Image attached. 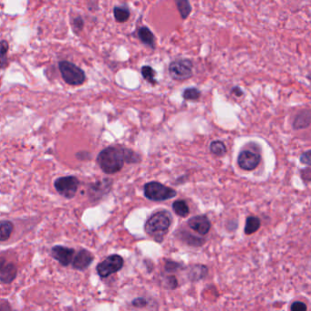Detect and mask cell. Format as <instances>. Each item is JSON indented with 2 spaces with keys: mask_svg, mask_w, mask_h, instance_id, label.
<instances>
[{
  "mask_svg": "<svg viewBox=\"0 0 311 311\" xmlns=\"http://www.w3.org/2000/svg\"><path fill=\"white\" fill-rule=\"evenodd\" d=\"M139 154L121 146H109L103 149L97 157V162L106 174H114L120 172L125 163H138Z\"/></svg>",
  "mask_w": 311,
  "mask_h": 311,
  "instance_id": "cell-1",
  "label": "cell"
},
{
  "mask_svg": "<svg viewBox=\"0 0 311 311\" xmlns=\"http://www.w3.org/2000/svg\"><path fill=\"white\" fill-rule=\"evenodd\" d=\"M172 224V216L168 211H159L149 217L144 225L146 234L156 242H163Z\"/></svg>",
  "mask_w": 311,
  "mask_h": 311,
  "instance_id": "cell-2",
  "label": "cell"
},
{
  "mask_svg": "<svg viewBox=\"0 0 311 311\" xmlns=\"http://www.w3.org/2000/svg\"><path fill=\"white\" fill-rule=\"evenodd\" d=\"M58 69L64 82L72 86H80L86 81V75L81 68L74 63L63 60L58 63Z\"/></svg>",
  "mask_w": 311,
  "mask_h": 311,
  "instance_id": "cell-3",
  "label": "cell"
},
{
  "mask_svg": "<svg viewBox=\"0 0 311 311\" xmlns=\"http://www.w3.org/2000/svg\"><path fill=\"white\" fill-rule=\"evenodd\" d=\"M176 195L175 190L161 182H150L144 185V196L151 201H165L176 197Z\"/></svg>",
  "mask_w": 311,
  "mask_h": 311,
  "instance_id": "cell-4",
  "label": "cell"
},
{
  "mask_svg": "<svg viewBox=\"0 0 311 311\" xmlns=\"http://www.w3.org/2000/svg\"><path fill=\"white\" fill-rule=\"evenodd\" d=\"M169 73L175 81L188 80L193 76V63L186 58L176 59L170 64Z\"/></svg>",
  "mask_w": 311,
  "mask_h": 311,
  "instance_id": "cell-5",
  "label": "cell"
},
{
  "mask_svg": "<svg viewBox=\"0 0 311 311\" xmlns=\"http://www.w3.org/2000/svg\"><path fill=\"white\" fill-rule=\"evenodd\" d=\"M79 185V179L72 175L57 178L54 182V187L57 193L67 199H72L75 197Z\"/></svg>",
  "mask_w": 311,
  "mask_h": 311,
  "instance_id": "cell-6",
  "label": "cell"
},
{
  "mask_svg": "<svg viewBox=\"0 0 311 311\" xmlns=\"http://www.w3.org/2000/svg\"><path fill=\"white\" fill-rule=\"evenodd\" d=\"M123 259L119 255H111L97 266V272L101 278H108L117 273L123 267Z\"/></svg>",
  "mask_w": 311,
  "mask_h": 311,
  "instance_id": "cell-7",
  "label": "cell"
},
{
  "mask_svg": "<svg viewBox=\"0 0 311 311\" xmlns=\"http://www.w3.org/2000/svg\"><path fill=\"white\" fill-rule=\"evenodd\" d=\"M261 161V157L259 153L251 150L242 151L238 155L237 163L240 168L245 171H252L259 166Z\"/></svg>",
  "mask_w": 311,
  "mask_h": 311,
  "instance_id": "cell-8",
  "label": "cell"
},
{
  "mask_svg": "<svg viewBox=\"0 0 311 311\" xmlns=\"http://www.w3.org/2000/svg\"><path fill=\"white\" fill-rule=\"evenodd\" d=\"M111 185H112V180L108 178L91 183L88 190L90 199L91 201H99L110 192Z\"/></svg>",
  "mask_w": 311,
  "mask_h": 311,
  "instance_id": "cell-9",
  "label": "cell"
},
{
  "mask_svg": "<svg viewBox=\"0 0 311 311\" xmlns=\"http://www.w3.org/2000/svg\"><path fill=\"white\" fill-rule=\"evenodd\" d=\"M75 255V250L63 245H55L51 248V256L58 263L67 267L72 263Z\"/></svg>",
  "mask_w": 311,
  "mask_h": 311,
  "instance_id": "cell-10",
  "label": "cell"
},
{
  "mask_svg": "<svg viewBox=\"0 0 311 311\" xmlns=\"http://www.w3.org/2000/svg\"><path fill=\"white\" fill-rule=\"evenodd\" d=\"M17 267L9 262L5 258L0 257V282L10 284L13 282L17 277Z\"/></svg>",
  "mask_w": 311,
  "mask_h": 311,
  "instance_id": "cell-11",
  "label": "cell"
},
{
  "mask_svg": "<svg viewBox=\"0 0 311 311\" xmlns=\"http://www.w3.org/2000/svg\"><path fill=\"white\" fill-rule=\"evenodd\" d=\"M187 224L191 229L195 230L201 235H207L210 231V220L206 216H194L188 220Z\"/></svg>",
  "mask_w": 311,
  "mask_h": 311,
  "instance_id": "cell-12",
  "label": "cell"
},
{
  "mask_svg": "<svg viewBox=\"0 0 311 311\" xmlns=\"http://www.w3.org/2000/svg\"><path fill=\"white\" fill-rule=\"evenodd\" d=\"M94 257L86 249L80 250L72 260V267L77 270H85L93 262Z\"/></svg>",
  "mask_w": 311,
  "mask_h": 311,
  "instance_id": "cell-13",
  "label": "cell"
},
{
  "mask_svg": "<svg viewBox=\"0 0 311 311\" xmlns=\"http://www.w3.org/2000/svg\"><path fill=\"white\" fill-rule=\"evenodd\" d=\"M178 237L183 243H185L188 245H191V246H201L206 242V240L203 239L201 237H197L196 235H192L191 233L184 231V230L178 231Z\"/></svg>",
  "mask_w": 311,
  "mask_h": 311,
  "instance_id": "cell-14",
  "label": "cell"
},
{
  "mask_svg": "<svg viewBox=\"0 0 311 311\" xmlns=\"http://www.w3.org/2000/svg\"><path fill=\"white\" fill-rule=\"evenodd\" d=\"M208 274V268H206L204 265H195L193 266L189 272H188V278L191 281H198L206 278Z\"/></svg>",
  "mask_w": 311,
  "mask_h": 311,
  "instance_id": "cell-15",
  "label": "cell"
},
{
  "mask_svg": "<svg viewBox=\"0 0 311 311\" xmlns=\"http://www.w3.org/2000/svg\"><path fill=\"white\" fill-rule=\"evenodd\" d=\"M309 125H310V111L306 110L297 115L294 120L293 127L295 130L305 129L307 128Z\"/></svg>",
  "mask_w": 311,
  "mask_h": 311,
  "instance_id": "cell-16",
  "label": "cell"
},
{
  "mask_svg": "<svg viewBox=\"0 0 311 311\" xmlns=\"http://www.w3.org/2000/svg\"><path fill=\"white\" fill-rule=\"evenodd\" d=\"M138 37L143 43L151 48L155 47V38L153 32L147 27H142L138 30Z\"/></svg>",
  "mask_w": 311,
  "mask_h": 311,
  "instance_id": "cell-17",
  "label": "cell"
},
{
  "mask_svg": "<svg viewBox=\"0 0 311 311\" xmlns=\"http://www.w3.org/2000/svg\"><path fill=\"white\" fill-rule=\"evenodd\" d=\"M261 226V221L257 216H248L245 221L244 225V234L252 235L256 233Z\"/></svg>",
  "mask_w": 311,
  "mask_h": 311,
  "instance_id": "cell-18",
  "label": "cell"
},
{
  "mask_svg": "<svg viewBox=\"0 0 311 311\" xmlns=\"http://www.w3.org/2000/svg\"><path fill=\"white\" fill-rule=\"evenodd\" d=\"M14 230V225L10 221H0V242L10 238Z\"/></svg>",
  "mask_w": 311,
  "mask_h": 311,
  "instance_id": "cell-19",
  "label": "cell"
},
{
  "mask_svg": "<svg viewBox=\"0 0 311 311\" xmlns=\"http://www.w3.org/2000/svg\"><path fill=\"white\" fill-rule=\"evenodd\" d=\"M172 206L174 213L177 216L186 217L189 215V213H190L189 206H188L186 202L184 201V200H177V201L173 202Z\"/></svg>",
  "mask_w": 311,
  "mask_h": 311,
  "instance_id": "cell-20",
  "label": "cell"
},
{
  "mask_svg": "<svg viewBox=\"0 0 311 311\" xmlns=\"http://www.w3.org/2000/svg\"><path fill=\"white\" fill-rule=\"evenodd\" d=\"M10 49L9 42L6 40L0 41V69H5L9 65L8 52Z\"/></svg>",
  "mask_w": 311,
  "mask_h": 311,
  "instance_id": "cell-21",
  "label": "cell"
},
{
  "mask_svg": "<svg viewBox=\"0 0 311 311\" xmlns=\"http://www.w3.org/2000/svg\"><path fill=\"white\" fill-rule=\"evenodd\" d=\"M114 18L118 22L123 23L130 18V10L126 7H115L113 10Z\"/></svg>",
  "mask_w": 311,
  "mask_h": 311,
  "instance_id": "cell-22",
  "label": "cell"
},
{
  "mask_svg": "<svg viewBox=\"0 0 311 311\" xmlns=\"http://www.w3.org/2000/svg\"><path fill=\"white\" fill-rule=\"evenodd\" d=\"M210 151L211 153H214L215 155L217 156H222L224 155L225 153H226V147H225V144L221 141H215V142H212L210 144Z\"/></svg>",
  "mask_w": 311,
  "mask_h": 311,
  "instance_id": "cell-23",
  "label": "cell"
},
{
  "mask_svg": "<svg viewBox=\"0 0 311 311\" xmlns=\"http://www.w3.org/2000/svg\"><path fill=\"white\" fill-rule=\"evenodd\" d=\"M142 72V75L144 78V80H146L147 82L152 83V84H155L156 83V80H155V76H156V72L153 70V68L150 67V66H144L141 70Z\"/></svg>",
  "mask_w": 311,
  "mask_h": 311,
  "instance_id": "cell-24",
  "label": "cell"
},
{
  "mask_svg": "<svg viewBox=\"0 0 311 311\" xmlns=\"http://www.w3.org/2000/svg\"><path fill=\"white\" fill-rule=\"evenodd\" d=\"M182 97L187 101H197L201 97V91L197 88H189L183 91Z\"/></svg>",
  "mask_w": 311,
  "mask_h": 311,
  "instance_id": "cell-25",
  "label": "cell"
},
{
  "mask_svg": "<svg viewBox=\"0 0 311 311\" xmlns=\"http://www.w3.org/2000/svg\"><path fill=\"white\" fill-rule=\"evenodd\" d=\"M176 6H177L178 10H179L180 14L182 16V19H186L192 11L190 3L188 1H185V0H182V1H177L176 2Z\"/></svg>",
  "mask_w": 311,
  "mask_h": 311,
  "instance_id": "cell-26",
  "label": "cell"
},
{
  "mask_svg": "<svg viewBox=\"0 0 311 311\" xmlns=\"http://www.w3.org/2000/svg\"><path fill=\"white\" fill-rule=\"evenodd\" d=\"M182 268L181 264L175 262V261H171V260H165V265H164V269L166 272L169 273H172V272H175L179 270L180 268Z\"/></svg>",
  "mask_w": 311,
  "mask_h": 311,
  "instance_id": "cell-27",
  "label": "cell"
},
{
  "mask_svg": "<svg viewBox=\"0 0 311 311\" xmlns=\"http://www.w3.org/2000/svg\"><path fill=\"white\" fill-rule=\"evenodd\" d=\"M164 287L167 289H175L178 287L177 279L174 276H168L164 278Z\"/></svg>",
  "mask_w": 311,
  "mask_h": 311,
  "instance_id": "cell-28",
  "label": "cell"
},
{
  "mask_svg": "<svg viewBox=\"0 0 311 311\" xmlns=\"http://www.w3.org/2000/svg\"><path fill=\"white\" fill-rule=\"evenodd\" d=\"M72 26H73V30L75 32H79V31H82L84 27V21L81 17H77L75 19H73L72 21Z\"/></svg>",
  "mask_w": 311,
  "mask_h": 311,
  "instance_id": "cell-29",
  "label": "cell"
},
{
  "mask_svg": "<svg viewBox=\"0 0 311 311\" xmlns=\"http://www.w3.org/2000/svg\"><path fill=\"white\" fill-rule=\"evenodd\" d=\"M290 309L291 311H306L307 307L304 302L296 301L291 305Z\"/></svg>",
  "mask_w": 311,
  "mask_h": 311,
  "instance_id": "cell-30",
  "label": "cell"
},
{
  "mask_svg": "<svg viewBox=\"0 0 311 311\" xmlns=\"http://www.w3.org/2000/svg\"><path fill=\"white\" fill-rule=\"evenodd\" d=\"M147 300L144 298V297H137V298H135L132 302V304H133V306H135V307H139V308H142V307H144V306H147Z\"/></svg>",
  "mask_w": 311,
  "mask_h": 311,
  "instance_id": "cell-31",
  "label": "cell"
},
{
  "mask_svg": "<svg viewBox=\"0 0 311 311\" xmlns=\"http://www.w3.org/2000/svg\"><path fill=\"white\" fill-rule=\"evenodd\" d=\"M300 162L306 165L310 164V151H307L300 156Z\"/></svg>",
  "mask_w": 311,
  "mask_h": 311,
  "instance_id": "cell-32",
  "label": "cell"
},
{
  "mask_svg": "<svg viewBox=\"0 0 311 311\" xmlns=\"http://www.w3.org/2000/svg\"><path fill=\"white\" fill-rule=\"evenodd\" d=\"M0 311H11L10 303L6 300H0Z\"/></svg>",
  "mask_w": 311,
  "mask_h": 311,
  "instance_id": "cell-33",
  "label": "cell"
},
{
  "mask_svg": "<svg viewBox=\"0 0 311 311\" xmlns=\"http://www.w3.org/2000/svg\"><path fill=\"white\" fill-rule=\"evenodd\" d=\"M232 93L235 94V96H237V97H241V96L244 95V91H242L239 87H235L232 90Z\"/></svg>",
  "mask_w": 311,
  "mask_h": 311,
  "instance_id": "cell-34",
  "label": "cell"
}]
</instances>
